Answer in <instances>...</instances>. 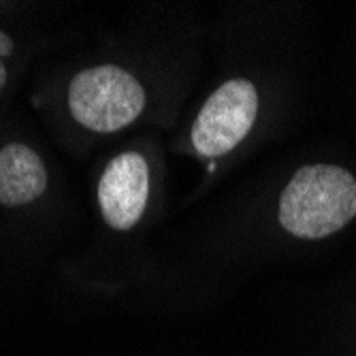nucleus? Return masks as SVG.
<instances>
[{
  "label": "nucleus",
  "instance_id": "20e7f679",
  "mask_svg": "<svg viewBox=\"0 0 356 356\" xmlns=\"http://www.w3.org/2000/svg\"><path fill=\"white\" fill-rule=\"evenodd\" d=\"M99 205L105 222L115 231H131L141 220L149 197L147 160L137 152H122L99 179Z\"/></svg>",
  "mask_w": 356,
  "mask_h": 356
},
{
  "label": "nucleus",
  "instance_id": "423d86ee",
  "mask_svg": "<svg viewBox=\"0 0 356 356\" xmlns=\"http://www.w3.org/2000/svg\"><path fill=\"white\" fill-rule=\"evenodd\" d=\"M13 49H15V41L7 35V32L0 30V92H3V88L7 86V79H9V73H7L3 58L11 56Z\"/></svg>",
  "mask_w": 356,
  "mask_h": 356
},
{
  "label": "nucleus",
  "instance_id": "f257e3e1",
  "mask_svg": "<svg viewBox=\"0 0 356 356\" xmlns=\"http://www.w3.org/2000/svg\"><path fill=\"white\" fill-rule=\"evenodd\" d=\"M282 229L299 239H325L356 216V177L337 165L299 169L280 197Z\"/></svg>",
  "mask_w": 356,
  "mask_h": 356
},
{
  "label": "nucleus",
  "instance_id": "39448f33",
  "mask_svg": "<svg viewBox=\"0 0 356 356\" xmlns=\"http://www.w3.org/2000/svg\"><path fill=\"white\" fill-rule=\"evenodd\" d=\"M47 181L45 163L32 147L9 143L0 149V205L19 207L37 201Z\"/></svg>",
  "mask_w": 356,
  "mask_h": 356
},
{
  "label": "nucleus",
  "instance_id": "7ed1b4c3",
  "mask_svg": "<svg viewBox=\"0 0 356 356\" xmlns=\"http://www.w3.org/2000/svg\"><path fill=\"white\" fill-rule=\"evenodd\" d=\"M258 113V92L252 81L237 77L222 83L192 124V145L207 158L233 152L252 131Z\"/></svg>",
  "mask_w": 356,
  "mask_h": 356
},
{
  "label": "nucleus",
  "instance_id": "f03ea898",
  "mask_svg": "<svg viewBox=\"0 0 356 356\" xmlns=\"http://www.w3.org/2000/svg\"><path fill=\"white\" fill-rule=\"evenodd\" d=\"M69 111L94 133H118L133 124L145 107V90L135 75L115 64L79 71L67 92Z\"/></svg>",
  "mask_w": 356,
  "mask_h": 356
}]
</instances>
